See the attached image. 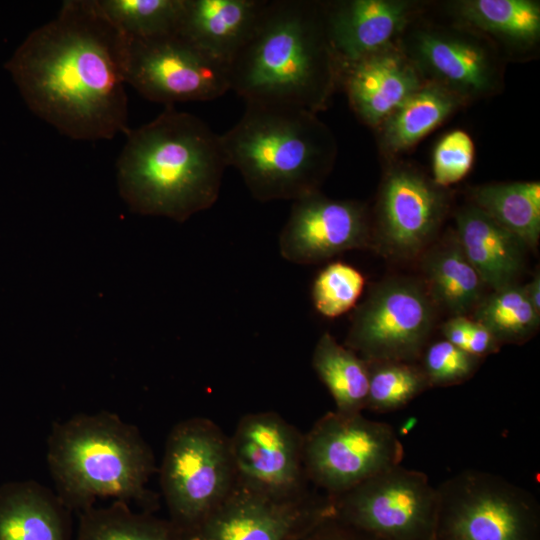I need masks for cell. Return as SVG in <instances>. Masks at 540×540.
I'll return each instance as SVG.
<instances>
[{"label": "cell", "instance_id": "15", "mask_svg": "<svg viewBox=\"0 0 540 540\" xmlns=\"http://www.w3.org/2000/svg\"><path fill=\"white\" fill-rule=\"evenodd\" d=\"M440 188L408 168L394 169L386 176L376 221L377 245L384 253L412 258L429 245L446 210Z\"/></svg>", "mask_w": 540, "mask_h": 540}, {"label": "cell", "instance_id": "27", "mask_svg": "<svg viewBox=\"0 0 540 540\" xmlns=\"http://www.w3.org/2000/svg\"><path fill=\"white\" fill-rule=\"evenodd\" d=\"M76 540H189V536L171 521L136 513L128 503L114 501L79 512Z\"/></svg>", "mask_w": 540, "mask_h": 540}, {"label": "cell", "instance_id": "6", "mask_svg": "<svg viewBox=\"0 0 540 540\" xmlns=\"http://www.w3.org/2000/svg\"><path fill=\"white\" fill-rule=\"evenodd\" d=\"M236 483L230 437L213 421L192 417L168 434L160 468L171 522L188 535Z\"/></svg>", "mask_w": 540, "mask_h": 540}, {"label": "cell", "instance_id": "8", "mask_svg": "<svg viewBox=\"0 0 540 540\" xmlns=\"http://www.w3.org/2000/svg\"><path fill=\"white\" fill-rule=\"evenodd\" d=\"M403 456L393 427L362 413L328 412L303 435L306 477L328 496L401 465Z\"/></svg>", "mask_w": 540, "mask_h": 540}, {"label": "cell", "instance_id": "5", "mask_svg": "<svg viewBox=\"0 0 540 540\" xmlns=\"http://www.w3.org/2000/svg\"><path fill=\"white\" fill-rule=\"evenodd\" d=\"M47 462L56 494L81 512L97 499L148 503L146 489L155 471L150 446L136 426L117 414H77L55 423L48 437Z\"/></svg>", "mask_w": 540, "mask_h": 540}, {"label": "cell", "instance_id": "16", "mask_svg": "<svg viewBox=\"0 0 540 540\" xmlns=\"http://www.w3.org/2000/svg\"><path fill=\"white\" fill-rule=\"evenodd\" d=\"M407 58L419 74L464 98L491 92L497 83L496 61L479 40L441 28L415 31L407 42Z\"/></svg>", "mask_w": 540, "mask_h": 540}, {"label": "cell", "instance_id": "32", "mask_svg": "<svg viewBox=\"0 0 540 540\" xmlns=\"http://www.w3.org/2000/svg\"><path fill=\"white\" fill-rule=\"evenodd\" d=\"M420 359V367L430 387L450 386L468 380L478 369L481 360L445 339L429 345Z\"/></svg>", "mask_w": 540, "mask_h": 540}, {"label": "cell", "instance_id": "25", "mask_svg": "<svg viewBox=\"0 0 540 540\" xmlns=\"http://www.w3.org/2000/svg\"><path fill=\"white\" fill-rule=\"evenodd\" d=\"M478 208L517 236L526 247H535L540 236V183L488 184L473 191Z\"/></svg>", "mask_w": 540, "mask_h": 540}, {"label": "cell", "instance_id": "17", "mask_svg": "<svg viewBox=\"0 0 540 540\" xmlns=\"http://www.w3.org/2000/svg\"><path fill=\"white\" fill-rule=\"evenodd\" d=\"M420 76L405 53L390 46L339 65V82L352 109L371 126H380L423 85Z\"/></svg>", "mask_w": 540, "mask_h": 540}, {"label": "cell", "instance_id": "3", "mask_svg": "<svg viewBox=\"0 0 540 540\" xmlns=\"http://www.w3.org/2000/svg\"><path fill=\"white\" fill-rule=\"evenodd\" d=\"M230 90L245 103L287 105L313 113L339 82L322 4L266 0L258 21L228 66Z\"/></svg>", "mask_w": 540, "mask_h": 540}, {"label": "cell", "instance_id": "2", "mask_svg": "<svg viewBox=\"0 0 540 540\" xmlns=\"http://www.w3.org/2000/svg\"><path fill=\"white\" fill-rule=\"evenodd\" d=\"M126 137L116 178L132 212L184 222L214 205L228 164L221 135L203 120L166 106Z\"/></svg>", "mask_w": 540, "mask_h": 540}, {"label": "cell", "instance_id": "24", "mask_svg": "<svg viewBox=\"0 0 540 540\" xmlns=\"http://www.w3.org/2000/svg\"><path fill=\"white\" fill-rule=\"evenodd\" d=\"M312 366L330 392L335 411L357 414L366 409L369 387L367 361L325 332L314 348Z\"/></svg>", "mask_w": 540, "mask_h": 540}, {"label": "cell", "instance_id": "20", "mask_svg": "<svg viewBox=\"0 0 540 540\" xmlns=\"http://www.w3.org/2000/svg\"><path fill=\"white\" fill-rule=\"evenodd\" d=\"M456 238L468 261L494 291L516 284L526 245L476 205L456 214Z\"/></svg>", "mask_w": 540, "mask_h": 540}, {"label": "cell", "instance_id": "10", "mask_svg": "<svg viewBox=\"0 0 540 540\" xmlns=\"http://www.w3.org/2000/svg\"><path fill=\"white\" fill-rule=\"evenodd\" d=\"M125 79L144 98L165 107L214 100L230 90L228 65L177 32L126 37Z\"/></svg>", "mask_w": 540, "mask_h": 540}, {"label": "cell", "instance_id": "13", "mask_svg": "<svg viewBox=\"0 0 540 540\" xmlns=\"http://www.w3.org/2000/svg\"><path fill=\"white\" fill-rule=\"evenodd\" d=\"M330 498L277 499L237 482L189 540H294L331 514Z\"/></svg>", "mask_w": 540, "mask_h": 540}, {"label": "cell", "instance_id": "26", "mask_svg": "<svg viewBox=\"0 0 540 540\" xmlns=\"http://www.w3.org/2000/svg\"><path fill=\"white\" fill-rule=\"evenodd\" d=\"M458 15L469 26L514 46L528 47L540 36V6L530 0H468Z\"/></svg>", "mask_w": 540, "mask_h": 540}, {"label": "cell", "instance_id": "35", "mask_svg": "<svg viewBox=\"0 0 540 540\" xmlns=\"http://www.w3.org/2000/svg\"><path fill=\"white\" fill-rule=\"evenodd\" d=\"M525 294L537 313L540 314V276L535 274L532 280L523 286Z\"/></svg>", "mask_w": 540, "mask_h": 540}, {"label": "cell", "instance_id": "34", "mask_svg": "<svg viewBox=\"0 0 540 540\" xmlns=\"http://www.w3.org/2000/svg\"><path fill=\"white\" fill-rule=\"evenodd\" d=\"M295 540H378L339 521L332 514L324 517Z\"/></svg>", "mask_w": 540, "mask_h": 540}, {"label": "cell", "instance_id": "30", "mask_svg": "<svg viewBox=\"0 0 540 540\" xmlns=\"http://www.w3.org/2000/svg\"><path fill=\"white\" fill-rule=\"evenodd\" d=\"M369 387L366 409L390 412L407 405L428 389V380L419 365L400 361H367Z\"/></svg>", "mask_w": 540, "mask_h": 540}, {"label": "cell", "instance_id": "18", "mask_svg": "<svg viewBox=\"0 0 540 540\" xmlns=\"http://www.w3.org/2000/svg\"><path fill=\"white\" fill-rule=\"evenodd\" d=\"M322 7L328 41L339 65L388 47L410 13L408 2L394 0H349Z\"/></svg>", "mask_w": 540, "mask_h": 540}, {"label": "cell", "instance_id": "21", "mask_svg": "<svg viewBox=\"0 0 540 540\" xmlns=\"http://www.w3.org/2000/svg\"><path fill=\"white\" fill-rule=\"evenodd\" d=\"M71 510L34 481L0 489V540H71Z\"/></svg>", "mask_w": 540, "mask_h": 540}, {"label": "cell", "instance_id": "9", "mask_svg": "<svg viewBox=\"0 0 540 540\" xmlns=\"http://www.w3.org/2000/svg\"><path fill=\"white\" fill-rule=\"evenodd\" d=\"M329 498L333 517L378 540H435L437 489L423 472L398 465Z\"/></svg>", "mask_w": 540, "mask_h": 540}, {"label": "cell", "instance_id": "14", "mask_svg": "<svg viewBox=\"0 0 540 540\" xmlns=\"http://www.w3.org/2000/svg\"><path fill=\"white\" fill-rule=\"evenodd\" d=\"M365 207L351 200H334L319 191L293 202L279 236L281 256L295 264H315L347 250L370 244Z\"/></svg>", "mask_w": 540, "mask_h": 540}, {"label": "cell", "instance_id": "23", "mask_svg": "<svg viewBox=\"0 0 540 540\" xmlns=\"http://www.w3.org/2000/svg\"><path fill=\"white\" fill-rule=\"evenodd\" d=\"M445 88L422 85L380 125V140L390 153H400L442 123L461 104Z\"/></svg>", "mask_w": 540, "mask_h": 540}, {"label": "cell", "instance_id": "1", "mask_svg": "<svg viewBox=\"0 0 540 540\" xmlns=\"http://www.w3.org/2000/svg\"><path fill=\"white\" fill-rule=\"evenodd\" d=\"M126 37L96 0H67L6 63L30 110L61 134L84 141L129 132Z\"/></svg>", "mask_w": 540, "mask_h": 540}, {"label": "cell", "instance_id": "33", "mask_svg": "<svg viewBox=\"0 0 540 540\" xmlns=\"http://www.w3.org/2000/svg\"><path fill=\"white\" fill-rule=\"evenodd\" d=\"M474 154V143L468 133L459 129L446 133L433 151L434 184L446 187L459 182L471 170Z\"/></svg>", "mask_w": 540, "mask_h": 540}, {"label": "cell", "instance_id": "7", "mask_svg": "<svg viewBox=\"0 0 540 540\" xmlns=\"http://www.w3.org/2000/svg\"><path fill=\"white\" fill-rule=\"evenodd\" d=\"M437 489L435 540H540V506L497 474L467 469Z\"/></svg>", "mask_w": 540, "mask_h": 540}, {"label": "cell", "instance_id": "31", "mask_svg": "<svg viewBox=\"0 0 540 540\" xmlns=\"http://www.w3.org/2000/svg\"><path fill=\"white\" fill-rule=\"evenodd\" d=\"M364 285L365 278L355 267L343 262L330 263L314 279L313 305L324 317H338L354 307Z\"/></svg>", "mask_w": 540, "mask_h": 540}, {"label": "cell", "instance_id": "4", "mask_svg": "<svg viewBox=\"0 0 540 540\" xmlns=\"http://www.w3.org/2000/svg\"><path fill=\"white\" fill-rule=\"evenodd\" d=\"M221 140L228 166L261 202L295 201L318 191L336 152L316 113L287 105L246 103Z\"/></svg>", "mask_w": 540, "mask_h": 540}, {"label": "cell", "instance_id": "19", "mask_svg": "<svg viewBox=\"0 0 540 540\" xmlns=\"http://www.w3.org/2000/svg\"><path fill=\"white\" fill-rule=\"evenodd\" d=\"M266 0H184L177 33L229 63L251 35Z\"/></svg>", "mask_w": 540, "mask_h": 540}, {"label": "cell", "instance_id": "29", "mask_svg": "<svg viewBox=\"0 0 540 540\" xmlns=\"http://www.w3.org/2000/svg\"><path fill=\"white\" fill-rule=\"evenodd\" d=\"M96 4L126 37L149 39L177 32L184 0H96Z\"/></svg>", "mask_w": 540, "mask_h": 540}, {"label": "cell", "instance_id": "12", "mask_svg": "<svg viewBox=\"0 0 540 540\" xmlns=\"http://www.w3.org/2000/svg\"><path fill=\"white\" fill-rule=\"evenodd\" d=\"M236 482L277 499L308 494L303 435L271 411L244 415L230 437Z\"/></svg>", "mask_w": 540, "mask_h": 540}, {"label": "cell", "instance_id": "28", "mask_svg": "<svg viewBox=\"0 0 540 540\" xmlns=\"http://www.w3.org/2000/svg\"><path fill=\"white\" fill-rule=\"evenodd\" d=\"M474 320L501 343H520L537 330L540 314L529 302L523 286L513 284L484 297L475 309Z\"/></svg>", "mask_w": 540, "mask_h": 540}, {"label": "cell", "instance_id": "11", "mask_svg": "<svg viewBox=\"0 0 540 540\" xmlns=\"http://www.w3.org/2000/svg\"><path fill=\"white\" fill-rule=\"evenodd\" d=\"M434 311L417 283L393 279L379 284L356 309L345 346L365 361L415 363L430 336Z\"/></svg>", "mask_w": 540, "mask_h": 540}, {"label": "cell", "instance_id": "22", "mask_svg": "<svg viewBox=\"0 0 540 540\" xmlns=\"http://www.w3.org/2000/svg\"><path fill=\"white\" fill-rule=\"evenodd\" d=\"M428 291L434 301L454 314L464 316L484 298L486 285L453 238L428 250L422 260Z\"/></svg>", "mask_w": 540, "mask_h": 540}]
</instances>
